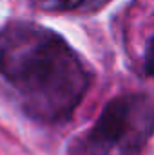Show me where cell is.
I'll list each match as a JSON object with an SVG mask.
<instances>
[{"label": "cell", "mask_w": 154, "mask_h": 155, "mask_svg": "<svg viewBox=\"0 0 154 155\" xmlns=\"http://www.w3.org/2000/svg\"><path fill=\"white\" fill-rule=\"evenodd\" d=\"M0 79L29 119L56 124L82 103L91 72L58 33L29 20L0 29Z\"/></svg>", "instance_id": "1"}, {"label": "cell", "mask_w": 154, "mask_h": 155, "mask_svg": "<svg viewBox=\"0 0 154 155\" xmlns=\"http://www.w3.org/2000/svg\"><path fill=\"white\" fill-rule=\"evenodd\" d=\"M154 134V97L121 94L113 97L94 124L69 146L71 155H142Z\"/></svg>", "instance_id": "2"}, {"label": "cell", "mask_w": 154, "mask_h": 155, "mask_svg": "<svg viewBox=\"0 0 154 155\" xmlns=\"http://www.w3.org/2000/svg\"><path fill=\"white\" fill-rule=\"evenodd\" d=\"M85 0H31V4L40 11H49V13H69L78 11L82 13Z\"/></svg>", "instance_id": "3"}, {"label": "cell", "mask_w": 154, "mask_h": 155, "mask_svg": "<svg viewBox=\"0 0 154 155\" xmlns=\"http://www.w3.org/2000/svg\"><path fill=\"white\" fill-rule=\"evenodd\" d=\"M143 71L145 74L154 79V35L149 38L145 45V52H143Z\"/></svg>", "instance_id": "4"}, {"label": "cell", "mask_w": 154, "mask_h": 155, "mask_svg": "<svg viewBox=\"0 0 154 155\" xmlns=\"http://www.w3.org/2000/svg\"><path fill=\"white\" fill-rule=\"evenodd\" d=\"M109 2L111 0H85L83 2V7H82V13H96L102 7H105Z\"/></svg>", "instance_id": "5"}]
</instances>
